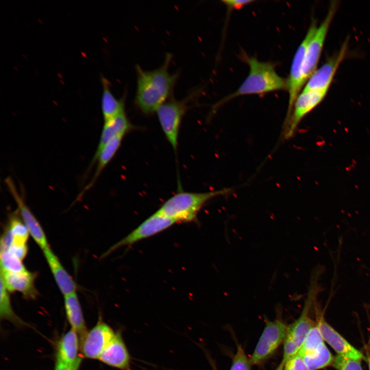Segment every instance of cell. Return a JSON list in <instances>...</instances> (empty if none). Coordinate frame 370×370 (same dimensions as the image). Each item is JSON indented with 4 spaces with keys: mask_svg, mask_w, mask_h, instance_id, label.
Segmentation results:
<instances>
[{
    "mask_svg": "<svg viewBox=\"0 0 370 370\" xmlns=\"http://www.w3.org/2000/svg\"><path fill=\"white\" fill-rule=\"evenodd\" d=\"M172 55L167 53L163 64L158 68L145 70L136 66V90L135 104L143 114L150 115L172 97L178 72L171 73L169 67Z\"/></svg>",
    "mask_w": 370,
    "mask_h": 370,
    "instance_id": "6da1fadb",
    "label": "cell"
},
{
    "mask_svg": "<svg viewBox=\"0 0 370 370\" xmlns=\"http://www.w3.org/2000/svg\"><path fill=\"white\" fill-rule=\"evenodd\" d=\"M245 59L249 67L247 77L235 91L221 100L216 106L241 96L286 90V79L277 73L273 63L260 61L254 57L246 56Z\"/></svg>",
    "mask_w": 370,
    "mask_h": 370,
    "instance_id": "7a4b0ae2",
    "label": "cell"
},
{
    "mask_svg": "<svg viewBox=\"0 0 370 370\" xmlns=\"http://www.w3.org/2000/svg\"><path fill=\"white\" fill-rule=\"evenodd\" d=\"M230 191L225 189L201 193L181 191L170 197L157 211L176 223L193 221L206 202Z\"/></svg>",
    "mask_w": 370,
    "mask_h": 370,
    "instance_id": "3957f363",
    "label": "cell"
},
{
    "mask_svg": "<svg viewBox=\"0 0 370 370\" xmlns=\"http://www.w3.org/2000/svg\"><path fill=\"white\" fill-rule=\"evenodd\" d=\"M195 95L196 94L193 92L182 100H176L172 97L156 113L161 129L175 151L177 149L182 119L188 108L189 102L193 99Z\"/></svg>",
    "mask_w": 370,
    "mask_h": 370,
    "instance_id": "277c9868",
    "label": "cell"
},
{
    "mask_svg": "<svg viewBox=\"0 0 370 370\" xmlns=\"http://www.w3.org/2000/svg\"><path fill=\"white\" fill-rule=\"evenodd\" d=\"M315 20H312L306 34L298 47L293 56L290 72L286 79L287 89L288 93V105L285 121L291 114L294 101L304 88L306 81L304 73L305 53L308 42L317 28Z\"/></svg>",
    "mask_w": 370,
    "mask_h": 370,
    "instance_id": "5b68a950",
    "label": "cell"
},
{
    "mask_svg": "<svg viewBox=\"0 0 370 370\" xmlns=\"http://www.w3.org/2000/svg\"><path fill=\"white\" fill-rule=\"evenodd\" d=\"M338 4L334 1L330 4L325 17L317 28L307 45L304 61V73L307 82L317 69L325 41L332 20L337 9Z\"/></svg>",
    "mask_w": 370,
    "mask_h": 370,
    "instance_id": "8992f818",
    "label": "cell"
},
{
    "mask_svg": "<svg viewBox=\"0 0 370 370\" xmlns=\"http://www.w3.org/2000/svg\"><path fill=\"white\" fill-rule=\"evenodd\" d=\"M327 91L302 90L294 102L290 116L284 121V139H288L293 136L302 120L322 101Z\"/></svg>",
    "mask_w": 370,
    "mask_h": 370,
    "instance_id": "52a82bcc",
    "label": "cell"
},
{
    "mask_svg": "<svg viewBox=\"0 0 370 370\" xmlns=\"http://www.w3.org/2000/svg\"><path fill=\"white\" fill-rule=\"evenodd\" d=\"M288 326L281 320L267 321L250 358L251 364H260L269 358L284 342Z\"/></svg>",
    "mask_w": 370,
    "mask_h": 370,
    "instance_id": "ba28073f",
    "label": "cell"
},
{
    "mask_svg": "<svg viewBox=\"0 0 370 370\" xmlns=\"http://www.w3.org/2000/svg\"><path fill=\"white\" fill-rule=\"evenodd\" d=\"M176 222L155 212L124 238L110 247L102 255L106 256L115 250L130 246L139 241L155 235L170 227Z\"/></svg>",
    "mask_w": 370,
    "mask_h": 370,
    "instance_id": "9c48e42d",
    "label": "cell"
},
{
    "mask_svg": "<svg viewBox=\"0 0 370 370\" xmlns=\"http://www.w3.org/2000/svg\"><path fill=\"white\" fill-rule=\"evenodd\" d=\"M116 333V331L100 318L91 329L81 336V353L85 358L99 359Z\"/></svg>",
    "mask_w": 370,
    "mask_h": 370,
    "instance_id": "30bf717a",
    "label": "cell"
},
{
    "mask_svg": "<svg viewBox=\"0 0 370 370\" xmlns=\"http://www.w3.org/2000/svg\"><path fill=\"white\" fill-rule=\"evenodd\" d=\"M348 47V41H345L340 49L321 67L312 73L307 80L303 89L328 91L335 75L343 61Z\"/></svg>",
    "mask_w": 370,
    "mask_h": 370,
    "instance_id": "8fae6325",
    "label": "cell"
},
{
    "mask_svg": "<svg viewBox=\"0 0 370 370\" xmlns=\"http://www.w3.org/2000/svg\"><path fill=\"white\" fill-rule=\"evenodd\" d=\"M5 183L17 205V212L27 228L30 235L43 251L49 247L42 227L26 205L24 198L20 195L12 179L10 177L7 178Z\"/></svg>",
    "mask_w": 370,
    "mask_h": 370,
    "instance_id": "7c38bea8",
    "label": "cell"
},
{
    "mask_svg": "<svg viewBox=\"0 0 370 370\" xmlns=\"http://www.w3.org/2000/svg\"><path fill=\"white\" fill-rule=\"evenodd\" d=\"M316 324L324 341L328 343L338 355L360 360H366L365 356L335 330L325 320L322 316H319Z\"/></svg>",
    "mask_w": 370,
    "mask_h": 370,
    "instance_id": "4fadbf2b",
    "label": "cell"
},
{
    "mask_svg": "<svg viewBox=\"0 0 370 370\" xmlns=\"http://www.w3.org/2000/svg\"><path fill=\"white\" fill-rule=\"evenodd\" d=\"M98 360L120 370H131V356L120 331H116Z\"/></svg>",
    "mask_w": 370,
    "mask_h": 370,
    "instance_id": "5bb4252c",
    "label": "cell"
},
{
    "mask_svg": "<svg viewBox=\"0 0 370 370\" xmlns=\"http://www.w3.org/2000/svg\"><path fill=\"white\" fill-rule=\"evenodd\" d=\"M78 333L70 328L64 334L58 342L55 361L64 364L80 367L82 357L80 356V339Z\"/></svg>",
    "mask_w": 370,
    "mask_h": 370,
    "instance_id": "9a60e30c",
    "label": "cell"
},
{
    "mask_svg": "<svg viewBox=\"0 0 370 370\" xmlns=\"http://www.w3.org/2000/svg\"><path fill=\"white\" fill-rule=\"evenodd\" d=\"M35 275L27 269L19 272H10L1 269V279L8 291L18 292L28 299H34L38 295L35 287Z\"/></svg>",
    "mask_w": 370,
    "mask_h": 370,
    "instance_id": "2e32d148",
    "label": "cell"
},
{
    "mask_svg": "<svg viewBox=\"0 0 370 370\" xmlns=\"http://www.w3.org/2000/svg\"><path fill=\"white\" fill-rule=\"evenodd\" d=\"M134 128L125 112L117 117L104 122L100 140L91 160L90 168L95 163L96 159L103 147L114 137L119 135L125 136Z\"/></svg>",
    "mask_w": 370,
    "mask_h": 370,
    "instance_id": "e0dca14e",
    "label": "cell"
},
{
    "mask_svg": "<svg viewBox=\"0 0 370 370\" xmlns=\"http://www.w3.org/2000/svg\"><path fill=\"white\" fill-rule=\"evenodd\" d=\"M43 251L54 279L61 293L65 296L76 292L77 285L76 282L63 266L58 257L50 247Z\"/></svg>",
    "mask_w": 370,
    "mask_h": 370,
    "instance_id": "ac0fdd59",
    "label": "cell"
},
{
    "mask_svg": "<svg viewBox=\"0 0 370 370\" xmlns=\"http://www.w3.org/2000/svg\"><path fill=\"white\" fill-rule=\"evenodd\" d=\"M102 86L101 110L104 122L109 120L125 112V97L117 99L110 89L109 81L103 76L101 77Z\"/></svg>",
    "mask_w": 370,
    "mask_h": 370,
    "instance_id": "d6986e66",
    "label": "cell"
},
{
    "mask_svg": "<svg viewBox=\"0 0 370 370\" xmlns=\"http://www.w3.org/2000/svg\"><path fill=\"white\" fill-rule=\"evenodd\" d=\"M124 137V135H119L114 137L103 147L95 161V163L97 162V165L95 173L90 182L81 192L80 195L82 196L94 185L104 169L117 153Z\"/></svg>",
    "mask_w": 370,
    "mask_h": 370,
    "instance_id": "ffe728a7",
    "label": "cell"
},
{
    "mask_svg": "<svg viewBox=\"0 0 370 370\" xmlns=\"http://www.w3.org/2000/svg\"><path fill=\"white\" fill-rule=\"evenodd\" d=\"M64 308L71 328L82 336L87 331L81 306L76 292L65 295Z\"/></svg>",
    "mask_w": 370,
    "mask_h": 370,
    "instance_id": "44dd1931",
    "label": "cell"
},
{
    "mask_svg": "<svg viewBox=\"0 0 370 370\" xmlns=\"http://www.w3.org/2000/svg\"><path fill=\"white\" fill-rule=\"evenodd\" d=\"M309 370H318L332 365L334 357L325 343L314 353L303 357Z\"/></svg>",
    "mask_w": 370,
    "mask_h": 370,
    "instance_id": "7402d4cb",
    "label": "cell"
},
{
    "mask_svg": "<svg viewBox=\"0 0 370 370\" xmlns=\"http://www.w3.org/2000/svg\"><path fill=\"white\" fill-rule=\"evenodd\" d=\"M0 317L1 319L10 321L17 326L21 327L26 325L13 311L8 290L6 289L2 279H1L0 290Z\"/></svg>",
    "mask_w": 370,
    "mask_h": 370,
    "instance_id": "603a6c76",
    "label": "cell"
},
{
    "mask_svg": "<svg viewBox=\"0 0 370 370\" xmlns=\"http://www.w3.org/2000/svg\"><path fill=\"white\" fill-rule=\"evenodd\" d=\"M8 226L7 229L12 237L11 244L26 245L30 234L25 224L17 214L14 213L10 216Z\"/></svg>",
    "mask_w": 370,
    "mask_h": 370,
    "instance_id": "cb8c5ba5",
    "label": "cell"
},
{
    "mask_svg": "<svg viewBox=\"0 0 370 370\" xmlns=\"http://www.w3.org/2000/svg\"><path fill=\"white\" fill-rule=\"evenodd\" d=\"M324 343V339L316 324L309 331L298 354L302 357L311 355Z\"/></svg>",
    "mask_w": 370,
    "mask_h": 370,
    "instance_id": "d4e9b609",
    "label": "cell"
},
{
    "mask_svg": "<svg viewBox=\"0 0 370 370\" xmlns=\"http://www.w3.org/2000/svg\"><path fill=\"white\" fill-rule=\"evenodd\" d=\"M1 269L10 272L26 270L22 261L7 251H1Z\"/></svg>",
    "mask_w": 370,
    "mask_h": 370,
    "instance_id": "484cf974",
    "label": "cell"
},
{
    "mask_svg": "<svg viewBox=\"0 0 370 370\" xmlns=\"http://www.w3.org/2000/svg\"><path fill=\"white\" fill-rule=\"evenodd\" d=\"M361 361L337 355L334 357L332 365L337 370H362Z\"/></svg>",
    "mask_w": 370,
    "mask_h": 370,
    "instance_id": "4316f807",
    "label": "cell"
},
{
    "mask_svg": "<svg viewBox=\"0 0 370 370\" xmlns=\"http://www.w3.org/2000/svg\"><path fill=\"white\" fill-rule=\"evenodd\" d=\"M251 364L250 359L248 358L242 347L238 345L230 370H250Z\"/></svg>",
    "mask_w": 370,
    "mask_h": 370,
    "instance_id": "83f0119b",
    "label": "cell"
},
{
    "mask_svg": "<svg viewBox=\"0 0 370 370\" xmlns=\"http://www.w3.org/2000/svg\"><path fill=\"white\" fill-rule=\"evenodd\" d=\"M284 370H309L304 358L297 354L285 362Z\"/></svg>",
    "mask_w": 370,
    "mask_h": 370,
    "instance_id": "f1b7e54d",
    "label": "cell"
},
{
    "mask_svg": "<svg viewBox=\"0 0 370 370\" xmlns=\"http://www.w3.org/2000/svg\"><path fill=\"white\" fill-rule=\"evenodd\" d=\"M1 251H7L22 261L27 254L28 248L26 245L11 244L7 249Z\"/></svg>",
    "mask_w": 370,
    "mask_h": 370,
    "instance_id": "f546056e",
    "label": "cell"
},
{
    "mask_svg": "<svg viewBox=\"0 0 370 370\" xmlns=\"http://www.w3.org/2000/svg\"><path fill=\"white\" fill-rule=\"evenodd\" d=\"M222 2L230 10H236L254 2L252 0H224Z\"/></svg>",
    "mask_w": 370,
    "mask_h": 370,
    "instance_id": "4dcf8cb0",
    "label": "cell"
},
{
    "mask_svg": "<svg viewBox=\"0 0 370 370\" xmlns=\"http://www.w3.org/2000/svg\"><path fill=\"white\" fill-rule=\"evenodd\" d=\"M79 367L68 366L55 361L54 370H79Z\"/></svg>",
    "mask_w": 370,
    "mask_h": 370,
    "instance_id": "1f68e13d",
    "label": "cell"
},
{
    "mask_svg": "<svg viewBox=\"0 0 370 370\" xmlns=\"http://www.w3.org/2000/svg\"><path fill=\"white\" fill-rule=\"evenodd\" d=\"M366 361L367 362L369 370H370V341L365 347Z\"/></svg>",
    "mask_w": 370,
    "mask_h": 370,
    "instance_id": "d6a6232c",
    "label": "cell"
},
{
    "mask_svg": "<svg viewBox=\"0 0 370 370\" xmlns=\"http://www.w3.org/2000/svg\"><path fill=\"white\" fill-rule=\"evenodd\" d=\"M284 364H285V362L282 360L281 363L277 367V368L275 369V370H284Z\"/></svg>",
    "mask_w": 370,
    "mask_h": 370,
    "instance_id": "836d02e7",
    "label": "cell"
}]
</instances>
